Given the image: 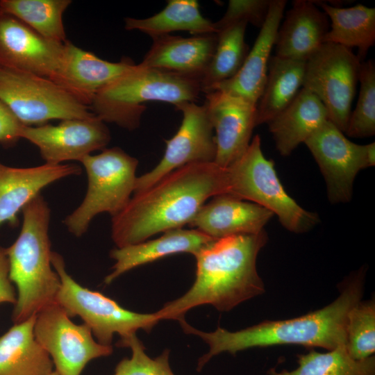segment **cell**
I'll return each mask as SVG.
<instances>
[{"label": "cell", "instance_id": "obj_6", "mask_svg": "<svg viewBox=\"0 0 375 375\" xmlns=\"http://www.w3.org/2000/svg\"><path fill=\"white\" fill-rule=\"evenodd\" d=\"M226 170V194L270 210L289 231L305 233L319 222L316 213L301 207L285 190L273 160L267 159L262 153L258 135L253 138L245 152Z\"/></svg>", "mask_w": 375, "mask_h": 375}, {"label": "cell", "instance_id": "obj_27", "mask_svg": "<svg viewBox=\"0 0 375 375\" xmlns=\"http://www.w3.org/2000/svg\"><path fill=\"white\" fill-rule=\"evenodd\" d=\"M331 20L324 43L330 42L352 49L361 62L375 44V8L357 4L349 8L333 6L324 1H313Z\"/></svg>", "mask_w": 375, "mask_h": 375}, {"label": "cell", "instance_id": "obj_29", "mask_svg": "<svg viewBox=\"0 0 375 375\" xmlns=\"http://www.w3.org/2000/svg\"><path fill=\"white\" fill-rule=\"evenodd\" d=\"M247 26V22H240L216 33L215 49L201 80L204 93L214 85L233 78L240 69L249 51L245 42Z\"/></svg>", "mask_w": 375, "mask_h": 375}, {"label": "cell", "instance_id": "obj_10", "mask_svg": "<svg viewBox=\"0 0 375 375\" xmlns=\"http://www.w3.org/2000/svg\"><path fill=\"white\" fill-rule=\"evenodd\" d=\"M361 61L352 49L323 43L306 60L303 88L324 106L328 119L344 133L359 80Z\"/></svg>", "mask_w": 375, "mask_h": 375}, {"label": "cell", "instance_id": "obj_2", "mask_svg": "<svg viewBox=\"0 0 375 375\" xmlns=\"http://www.w3.org/2000/svg\"><path fill=\"white\" fill-rule=\"evenodd\" d=\"M267 241L264 230L215 240L204 246L194 255L196 278L192 287L156 312L159 319L180 322L191 308L206 304L229 311L262 294L265 286L256 269V258Z\"/></svg>", "mask_w": 375, "mask_h": 375}, {"label": "cell", "instance_id": "obj_37", "mask_svg": "<svg viewBox=\"0 0 375 375\" xmlns=\"http://www.w3.org/2000/svg\"><path fill=\"white\" fill-rule=\"evenodd\" d=\"M17 291L9 277V265L6 248L0 245V304L8 303L15 305Z\"/></svg>", "mask_w": 375, "mask_h": 375}, {"label": "cell", "instance_id": "obj_30", "mask_svg": "<svg viewBox=\"0 0 375 375\" xmlns=\"http://www.w3.org/2000/svg\"><path fill=\"white\" fill-rule=\"evenodd\" d=\"M298 367L292 371L269 369L267 375H375V357L356 360L348 353L345 344L328 352L314 349L297 356Z\"/></svg>", "mask_w": 375, "mask_h": 375}, {"label": "cell", "instance_id": "obj_18", "mask_svg": "<svg viewBox=\"0 0 375 375\" xmlns=\"http://www.w3.org/2000/svg\"><path fill=\"white\" fill-rule=\"evenodd\" d=\"M285 0H272L266 21L238 72L207 92L222 91L256 105L265 87L271 52L283 19Z\"/></svg>", "mask_w": 375, "mask_h": 375}, {"label": "cell", "instance_id": "obj_19", "mask_svg": "<svg viewBox=\"0 0 375 375\" xmlns=\"http://www.w3.org/2000/svg\"><path fill=\"white\" fill-rule=\"evenodd\" d=\"M212 198L201 207L190 225L215 240L260 233L274 215L260 205L228 194Z\"/></svg>", "mask_w": 375, "mask_h": 375}, {"label": "cell", "instance_id": "obj_12", "mask_svg": "<svg viewBox=\"0 0 375 375\" xmlns=\"http://www.w3.org/2000/svg\"><path fill=\"white\" fill-rule=\"evenodd\" d=\"M174 106L183 114L181 126L172 138L165 141L166 147L159 163L150 172L137 177L133 193L149 188L185 165L215 161L217 148L214 130L204 106L183 102Z\"/></svg>", "mask_w": 375, "mask_h": 375}, {"label": "cell", "instance_id": "obj_21", "mask_svg": "<svg viewBox=\"0 0 375 375\" xmlns=\"http://www.w3.org/2000/svg\"><path fill=\"white\" fill-rule=\"evenodd\" d=\"M151 48L141 65L199 79L201 81L213 56L217 34L183 38L165 35L152 38Z\"/></svg>", "mask_w": 375, "mask_h": 375}, {"label": "cell", "instance_id": "obj_3", "mask_svg": "<svg viewBox=\"0 0 375 375\" xmlns=\"http://www.w3.org/2000/svg\"><path fill=\"white\" fill-rule=\"evenodd\" d=\"M364 272L360 270L343 283L340 296L323 308L298 317L265 321L238 331L218 327L203 332L185 321L180 324L185 333L199 336L209 347L198 361L200 370L213 356L221 353L237 352L253 347L297 344L332 350L346 344V323L351 308L361 300Z\"/></svg>", "mask_w": 375, "mask_h": 375}, {"label": "cell", "instance_id": "obj_20", "mask_svg": "<svg viewBox=\"0 0 375 375\" xmlns=\"http://www.w3.org/2000/svg\"><path fill=\"white\" fill-rule=\"evenodd\" d=\"M75 165L44 164L33 167H13L0 162V225L15 224L17 215L42 189L62 178L78 175Z\"/></svg>", "mask_w": 375, "mask_h": 375}, {"label": "cell", "instance_id": "obj_38", "mask_svg": "<svg viewBox=\"0 0 375 375\" xmlns=\"http://www.w3.org/2000/svg\"><path fill=\"white\" fill-rule=\"evenodd\" d=\"M361 159L363 169L375 165V142L361 145Z\"/></svg>", "mask_w": 375, "mask_h": 375}, {"label": "cell", "instance_id": "obj_28", "mask_svg": "<svg viewBox=\"0 0 375 375\" xmlns=\"http://www.w3.org/2000/svg\"><path fill=\"white\" fill-rule=\"evenodd\" d=\"M124 22L126 30L141 31L151 38L175 31H188L193 35L217 33L215 22L202 15L196 0H169L154 15L144 19L126 17Z\"/></svg>", "mask_w": 375, "mask_h": 375}, {"label": "cell", "instance_id": "obj_7", "mask_svg": "<svg viewBox=\"0 0 375 375\" xmlns=\"http://www.w3.org/2000/svg\"><path fill=\"white\" fill-rule=\"evenodd\" d=\"M80 162L87 173V192L79 206L63 222L76 237L87 231L97 215L107 212L113 217L124 209L134 192L138 165L137 158L117 147L86 156Z\"/></svg>", "mask_w": 375, "mask_h": 375}, {"label": "cell", "instance_id": "obj_26", "mask_svg": "<svg viewBox=\"0 0 375 375\" xmlns=\"http://www.w3.org/2000/svg\"><path fill=\"white\" fill-rule=\"evenodd\" d=\"M306 61L271 56L267 79L256 104V126L283 111L303 88Z\"/></svg>", "mask_w": 375, "mask_h": 375}, {"label": "cell", "instance_id": "obj_5", "mask_svg": "<svg viewBox=\"0 0 375 375\" xmlns=\"http://www.w3.org/2000/svg\"><path fill=\"white\" fill-rule=\"evenodd\" d=\"M201 92V81L198 78L139 63L101 89L90 108L103 122L133 131L140 124L147 103L160 101L176 106L195 102Z\"/></svg>", "mask_w": 375, "mask_h": 375}, {"label": "cell", "instance_id": "obj_13", "mask_svg": "<svg viewBox=\"0 0 375 375\" xmlns=\"http://www.w3.org/2000/svg\"><path fill=\"white\" fill-rule=\"evenodd\" d=\"M20 138L38 147L45 163L60 165L67 160L80 162L92 152L105 149L111 136L105 122L94 115L62 120L57 125H23Z\"/></svg>", "mask_w": 375, "mask_h": 375}, {"label": "cell", "instance_id": "obj_31", "mask_svg": "<svg viewBox=\"0 0 375 375\" xmlns=\"http://www.w3.org/2000/svg\"><path fill=\"white\" fill-rule=\"evenodd\" d=\"M71 3L70 0H1L0 8L44 38L65 43L62 15Z\"/></svg>", "mask_w": 375, "mask_h": 375}, {"label": "cell", "instance_id": "obj_17", "mask_svg": "<svg viewBox=\"0 0 375 375\" xmlns=\"http://www.w3.org/2000/svg\"><path fill=\"white\" fill-rule=\"evenodd\" d=\"M135 64L126 58L117 62L103 60L67 40L60 67L51 81L90 107L101 89Z\"/></svg>", "mask_w": 375, "mask_h": 375}, {"label": "cell", "instance_id": "obj_35", "mask_svg": "<svg viewBox=\"0 0 375 375\" xmlns=\"http://www.w3.org/2000/svg\"><path fill=\"white\" fill-rule=\"evenodd\" d=\"M271 1L230 0L224 15L215 22L217 33L229 25L240 22L250 23L260 28L266 21Z\"/></svg>", "mask_w": 375, "mask_h": 375}, {"label": "cell", "instance_id": "obj_33", "mask_svg": "<svg viewBox=\"0 0 375 375\" xmlns=\"http://www.w3.org/2000/svg\"><path fill=\"white\" fill-rule=\"evenodd\" d=\"M357 104L351 111L344 133L351 138H368L375 134V65L372 60L362 62Z\"/></svg>", "mask_w": 375, "mask_h": 375}, {"label": "cell", "instance_id": "obj_11", "mask_svg": "<svg viewBox=\"0 0 375 375\" xmlns=\"http://www.w3.org/2000/svg\"><path fill=\"white\" fill-rule=\"evenodd\" d=\"M33 332L60 375H81L89 362L113 351L112 345L96 341L86 324H74L56 303L35 315Z\"/></svg>", "mask_w": 375, "mask_h": 375}, {"label": "cell", "instance_id": "obj_9", "mask_svg": "<svg viewBox=\"0 0 375 375\" xmlns=\"http://www.w3.org/2000/svg\"><path fill=\"white\" fill-rule=\"evenodd\" d=\"M0 100L25 126L95 115L50 79L1 67Z\"/></svg>", "mask_w": 375, "mask_h": 375}, {"label": "cell", "instance_id": "obj_32", "mask_svg": "<svg viewBox=\"0 0 375 375\" xmlns=\"http://www.w3.org/2000/svg\"><path fill=\"white\" fill-rule=\"evenodd\" d=\"M346 348L354 360H362L375 351L374 300L358 302L349 310L346 323Z\"/></svg>", "mask_w": 375, "mask_h": 375}, {"label": "cell", "instance_id": "obj_14", "mask_svg": "<svg viewBox=\"0 0 375 375\" xmlns=\"http://www.w3.org/2000/svg\"><path fill=\"white\" fill-rule=\"evenodd\" d=\"M325 179L332 203L349 202L354 179L363 169L361 145L351 142L329 119L306 141Z\"/></svg>", "mask_w": 375, "mask_h": 375}, {"label": "cell", "instance_id": "obj_16", "mask_svg": "<svg viewBox=\"0 0 375 375\" xmlns=\"http://www.w3.org/2000/svg\"><path fill=\"white\" fill-rule=\"evenodd\" d=\"M206 94L203 103L215 132L214 162L226 168L247 150L256 126V105L219 90Z\"/></svg>", "mask_w": 375, "mask_h": 375}, {"label": "cell", "instance_id": "obj_23", "mask_svg": "<svg viewBox=\"0 0 375 375\" xmlns=\"http://www.w3.org/2000/svg\"><path fill=\"white\" fill-rule=\"evenodd\" d=\"M215 240L197 229L177 228L164 232L158 238L117 247L110 252L115 262L105 277L106 284L129 270L163 257L180 253L197 254L204 246Z\"/></svg>", "mask_w": 375, "mask_h": 375}, {"label": "cell", "instance_id": "obj_36", "mask_svg": "<svg viewBox=\"0 0 375 375\" xmlns=\"http://www.w3.org/2000/svg\"><path fill=\"white\" fill-rule=\"evenodd\" d=\"M23 124L0 100V143L12 144L20 139Z\"/></svg>", "mask_w": 375, "mask_h": 375}, {"label": "cell", "instance_id": "obj_25", "mask_svg": "<svg viewBox=\"0 0 375 375\" xmlns=\"http://www.w3.org/2000/svg\"><path fill=\"white\" fill-rule=\"evenodd\" d=\"M35 315L14 325L0 337V375H49L53 364L37 342Z\"/></svg>", "mask_w": 375, "mask_h": 375}, {"label": "cell", "instance_id": "obj_4", "mask_svg": "<svg viewBox=\"0 0 375 375\" xmlns=\"http://www.w3.org/2000/svg\"><path fill=\"white\" fill-rule=\"evenodd\" d=\"M21 231L6 251L9 277L17 291L12 319L14 324L35 315L56 303L60 278L51 264L49 235L51 210L40 194L22 209Z\"/></svg>", "mask_w": 375, "mask_h": 375}, {"label": "cell", "instance_id": "obj_39", "mask_svg": "<svg viewBox=\"0 0 375 375\" xmlns=\"http://www.w3.org/2000/svg\"><path fill=\"white\" fill-rule=\"evenodd\" d=\"M49 375H60L58 372H56L55 370H53L50 374Z\"/></svg>", "mask_w": 375, "mask_h": 375}, {"label": "cell", "instance_id": "obj_1", "mask_svg": "<svg viewBox=\"0 0 375 375\" xmlns=\"http://www.w3.org/2000/svg\"><path fill=\"white\" fill-rule=\"evenodd\" d=\"M226 192V168L215 162L181 167L133 194L124 209L112 217V239L117 247H123L182 228L206 200Z\"/></svg>", "mask_w": 375, "mask_h": 375}, {"label": "cell", "instance_id": "obj_22", "mask_svg": "<svg viewBox=\"0 0 375 375\" xmlns=\"http://www.w3.org/2000/svg\"><path fill=\"white\" fill-rule=\"evenodd\" d=\"M329 28L328 17L313 1H293L276 33L275 56L306 61L324 43Z\"/></svg>", "mask_w": 375, "mask_h": 375}, {"label": "cell", "instance_id": "obj_15", "mask_svg": "<svg viewBox=\"0 0 375 375\" xmlns=\"http://www.w3.org/2000/svg\"><path fill=\"white\" fill-rule=\"evenodd\" d=\"M64 44L47 39L0 8V67L52 79Z\"/></svg>", "mask_w": 375, "mask_h": 375}, {"label": "cell", "instance_id": "obj_24", "mask_svg": "<svg viewBox=\"0 0 375 375\" xmlns=\"http://www.w3.org/2000/svg\"><path fill=\"white\" fill-rule=\"evenodd\" d=\"M327 120L328 112L320 100L302 88L267 124L276 149L281 156H288Z\"/></svg>", "mask_w": 375, "mask_h": 375}, {"label": "cell", "instance_id": "obj_8", "mask_svg": "<svg viewBox=\"0 0 375 375\" xmlns=\"http://www.w3.org/2000/svg\"><path fill=\"white\" fill-rule=\"evenodd\" d=\"M51 264L60 280L55 302L69 317L78 316L101 344L110 346L113 335L124 340L138 330L149 333L160 322L156 312L139 313L124 308L115 300L98 291L78 284L67 272L62 256L52 251Z\"/></svg>", "mask_w": 375, "mask_h": 375}, {"label": "cell", "instance_id": "obj_34", "mask_svg": "<svg viewBox=\"0 0 375 375\" xmlns=\"http://www.w3.org/2000/svg\"><path fill=\"white\" fill-rule=\"evenodd\" d=\"M116 345L130 348L131 356L120 360L112 375H174L169 363V349L152 358L145 353L144 344L136 334L119 340Z\"/></svg>", "mask_w": 375, "mask_h": 375}]
</instances>
